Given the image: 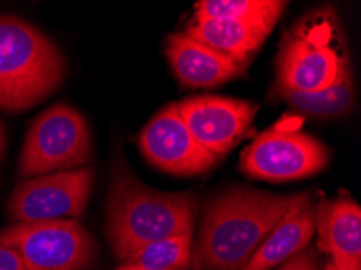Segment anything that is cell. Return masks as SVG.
<instances>
[{
    "label": "cell",
    "mask_w": 361,
    "mask_h": 270,
    "mask_svg": "<svg viewBox=\"0 0 361 270\" xmlns=\"http://www.w3.org/2000/svg\"><path fill=\"white\" fill-rule=\"evenodd\" d=\"M300 196L250 186L217 192L202 211L193 246V270H242Z\"/></svg>",
    "instance_id": "1"
},
{
    "label": "cell",
    "mask_w": 361,
    "mask_h": 270,
    "mask_svg": "<svg viewBox=\"0 0 361 270\" xmlns=\"http://www.w3.org/2000/svg\"><path fill=\"white\" fill-rule=\"evenodd\" d=\"M198 200L191 192H164L136 178L117 164L107 201V238L117 261L125 262L141 247L195 231Z\"/></svg>",
    "instance_id": "2"
},
{
    "label": "cell",
    "mask_w": 361,
    "mask_h": 270,
    "mask_svg": "<svg viewBox=\"0 0 361 270\" xmlns=\"http://www.w3.org/2000/svg\"><path fill=\"white\" fill-rule=\"evenodd\" d=\"M65 76L60 49L16 16H0V109L23 112L57 91Z\"/></svg>",
    "instance_id": "3"
},
{
    "label": "cell",
    "mask_w": 361,
    "mask_h": 270,
    "mask_svg": "<svg viewBox=\"0 0 361 270\" xmlns=\"http://www.w3.org/2000/svg\"><path fill=\"white\" fill-rule=\"evenodd\" d=\"M347 71L348 54L336 13L329 8L314 10L283 36L274 90L322 91Z\"/></svg>",
    "instance_id": "4"
},
{
    "label": "cell",
    "mask_w": 361,
    "mask_h": 270,
    "mask_svg": "<svg viewBox=\"0 0 361 270\" xmlns=\"http://www.w3.org/2000/svg\"><path fill=\"white\" fill-rule=\"evenodd\" d=\"M91 157V131L83 113L67 104H57L31 125L20 154L18 175L26 180L81 168Z\"/></svg>",
    "instance_id": "5"
},
{
    "label": "cell",
    "mask_w": 361,
    "mask_h": 270,
    "mask_svg": "<svg viewBox=\"0 0 361 270\" xmlns=\"http://www.w3.org/2000/svg\"><path fill=\"white\" fill-rule=\"evenodd\" d=\"M0 243L12 247L26 270H90L99 257L94 236L76 219L12 223L0 231Z\"/></svg>",
    "instance_id": "6"
},
{
    "label": "cell",
    "mask_w": 361,
    "mask_h": 270,
    "mask_svg": "<svg viewBox=\"0 0 361 270\" xmlns=\"http://www.w3.org/2000/svg\"><path fill=\"white\" fill-rule=\"evenodd\" d=\"M327 164V147L305 133L302 118L286 115L245 149L240 167L251 178L286 181L319 173Z\"/></svg>",
    "instance_id": "7"
},
{
    "label": "cell",
    "mask_w": 361,
    "mask_h": 270,
    "mask_svg": "<svg viewBox=\"0 0 361 270\" xmlns=\"http://www.w3.org/2000/svg\"><path fill=\"white\" fill-rule=\"evenodd\" d=\"M92 183V167L26 178L12 192L7 207L8 217L13 223L78 220L86 212Z\"/></svg>",
    "instance_id": "8"
},
{
    "label": "cell",
    "mask_w": 361,
    "mask_h": 270,
    "mask_svg": "<svg viewBox=\"0 0 361 270\" xmlns=\"http://www.w3.org/2000/svg\"><path fill=\"white\" fill-rule=\"evenodd\" d=\"M138 145L147 162L172 175H201L219 161L195 140L177 104L164 107L141 130Z\"/></svg>",
    "instance_id": "9"
},
{
    "label": "cell",
    "mask_w": 361,
    "mask_h": 270,
    "mask_svg": "<svg viewBox=\"0 0 361 270\" xmlns=\"http://www.w3.org/2000/svg\"><path fill=\"white\" fill-rule=\"evenodd\" d=\"M177 107L195 140L217 159L238 145L258 112L253 102L224 96L190 97Z\"/></svg>",
    "instance_id": "10"
},
{
    "label": "cell",
    "mask_w": 361,
    "mask_h": 270,
    "mask_svg": "<svg viewBox=\"0 0 361 270\" xmlns=\"http://www.w3.org/2000/svg\"><path fill=\"white\" fill-rule=\"evenodd\" d=\"M318 247L338 270H361V207L348 196L322 200L314 207Z\"/></svg>",
    "instance_id": "11"
},
{
    "label": "cell",
    "mask_w": 361,
    "mask_h": 270,
    "mask_svg": "<svg viewBox=\"0 0 361 270\" xmlns=\"http://www.w3.org/2000/svg\"><path fill=\"white\" fill-rule=\"evenodd\" d=\"M167 57L178 80L190 87H214L242 75L243 67L185 32L167 39Z\"/></svg>",
    "instance_id": "12"
},
{
    "label": "cell",
    "mask_w": 361,
    "mask_h": 270,
    "mask_svg": "<svg viewBox=\"0 0 361 270\" xmlns=\"http://www.w3.org/2000/svg\"><path fill=\"white\" fill-rule=\"evenodd\" d=\"M314 235V207L308 192L281 219L242 270H272L310 245Z\"/></svg>",
    "instance_id": "13"
},
{
    "label": "cell",
    "mask_w": 361,
    "mask_h": 270,
    "mask_svg": "<svg viewBox=\"0 0 361 270\" xmlns=\"http://www.w3.org/2000/svg\"><path fill=\"white\" fill-rule=\"evenodd\" d=\"M271 30V26L261 23L193 16L183 32L245 68L250 59L259 51Z\"/></svg>",
    "instance_id": "14"
},
{
    "label": "cell",
    "mask_w": 361,
    "mask_h": 270,
    "mask_svg": "<svg viewBox=\"0 0 361 270\" xmlns=\"http://www.w3.org/2000/svg\"><path fill=\"white\" fill-rule=\"evenodd\" d=\"M274 96L286 101L290 107L313 118H337L347 113L353 106L355 87L352 70L347 71L332 86L316 92H300L290 90H274Z\"/></svg>",
    "instance_id": "15"
},
{
    "label": "cell",
    "mask_w": 361,
    "mask_h": 270,
    "mask_svg": "<svg viewBox=\"0 0 361 270\" xmlns=\"http://www.w3.org/2000/svg\"><path fill=\"white\" fill-rule=\"evenodd\" d=\"M116 270H193V231L141 247Z\"/></svg>",
    "instance_id": "16"
},
{
    "label": "cell",
    "mask_w": 361,
    "mask_h": 270,
    "mask_svg": "<svg viewBox=\"0 0 361 270\" xmlns=\"http://www.w3.org/2000/svg\"><path fill=\"white\" fill-rule=\"evenodd\" d=\"M286 5L276 0H201L195 4V18L237 20L274 27Z\"/></svg>",
    "instance_id": "17"
},
{
    "label": "cell",
    "mask_w": 361,
    "mask_h": 270,
    "mask_svg": "<svg viewBox=\"0 0 361 270\" xmlns=\"http://www.w3.org/2000/svg\"><path fill=\"white\" fill-rule=\"evenodd\" d=\"M272 270H319L318 256H316V252L313 250L305 247L303 251L297 252L293 257H290L288 261Z\"/></svg>",
    "instance_id": "18"
},
{
    "label": "cell",
    "mask_w": 361,
    "mask_h": 270,
    "mask_svg": "<svg viewBox=\"0 0 361 270\" xmlns=\"http://www.w3.org/2000/svg\"><path fill=\"white\" fill-rule=\"evenodd\" d=\"M0 270H26L18 254L12 247L0 243Z\"/></svg>",
    "instance_id": "19"
},
{
    "label": "cell",
    "mask_w": 361,
    "mask_h": 270,
    "mask_svg": "<svg viewBox=\"0 0 361 270\" xmlns=\"http://www.w3.org/2000/svg\"><path fill=\"white\" fill-rule=\"evenodd\" d=\"M4 154H5V130L2 123H0V161H2Z\"/></svg>",
    "instance_id": "20"
},
{
    "label": "cell",
    "mask_w": 361,
    "mask_h": 270,
    "mask_svg": "<svg viewBox=\"0 0 361 270\" xmlns=\"http://www.w3.org/2000/svg\"><path fill=\"white\" fill-rule=\"evenodd\" d=\"M322 270H338L336 266H334V262L331 261H326V264H324V267H322Z\"/></svg>",
    "instance_id": "21"
}]
</instances>
